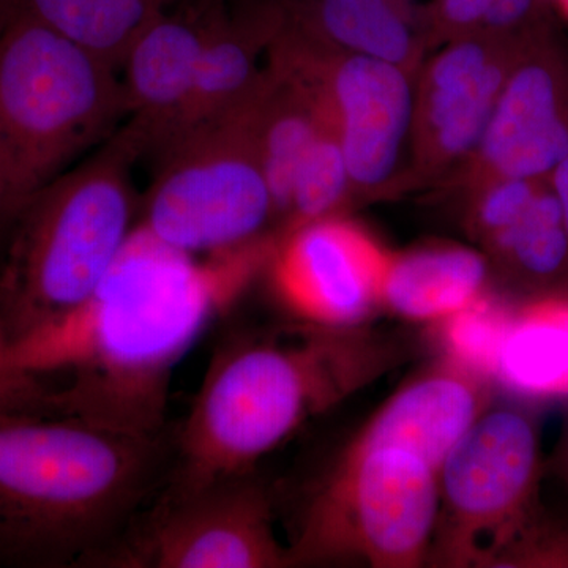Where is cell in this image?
<instances>
[{"label": "cell", "instance_id": "obj_1", "mask_svg": "<svg viewBox=\"0 0 568 568\" xmlns=\"http://www.w3.org/2000/svg\"><path fill=\"white\" fill-rule=\"evenodd\" d=\"M275 234L194 256L136 224L93 293L10 343L11 364L50 390L55 413L162 435L175 365L268 264Z\"/></svg>", "mask_w": 568, "mask_h": 568}, {"label": "cell", "instance_id": "obj_2", "mask_svg": "<svg viewBox=\"0 0 568 568\" xmlns=\"http://www.w3.org/2000/svg\"><path fill=\"white\" fill-rule=\"evenodd\" d=\"M174 437L0 409V567H92L142 511Z\"/></svg>", "mask_w": 568, "mask_h": 568}, {"label": "cell", "instance_id": "obj_3", "mask_svg": "<svg viewBox=\"0 0 568 568\" xmlns=\"http://www.w3.org/2000/svg\"><path fill=\"white\" fill-rule=\"evenodd\" d=\"M405 349L357 327H295L242 339L212 358L174 436L168 491L253 474L284 440L402 364Z\"/></svg>", "mask_w": 568, "mask_h": 568}, {"label": "cell", "instance_id": "obj_4", "mask_svg": "<svg viewBox=\"0 0 568 568\" xmlns=\"http://www.w3.org/2000/svg\"><path fill=\"white\" fill-rule=\"evenodd\" d=\"M142 156L122 126L28 201L0 265V325L10 343L93 293L136 227L132 168Z\"/></svg>", "mask_w": 568, "mask_h": 568}, {"label": "cell", "instance_id": "obj_5", "mask_svg": "<svg viewBox=\"0 0 568 568\" xmlns=\"http://www.w3.org/2000/svg\"><path fill=\"white\" fill-rule=\"evenodd\" d=\"M118 70L9 0L0 18V219L13 220L126 118Z\"/></svg>", "mask_w": 568, "mask_h": 568}, {"label": "cell", "instance_id": "obj_6", "mask_svg": "<svg viewBox=\"0 0 568 568\" xmlns=\"http://www.w3.org/2000/svg\"><path fill=\"white\" fill-rule=\"evenodd\" d=\"M437 514L439 470L426 459L398 447H345L306 500L287 562L420 567Z\"/></svg>", "mask_w": 568, "mask_h": 568}, {"label": "cell", "instance_id": "obj_7", "mask_svg": "<svg viewBox=\"0 0 568 568\" xmlns=\"http://www.w3.org/2000/svg\"><path fill=\"white\" fill-rule=\"evenodd\" d=\"M264 80L241 103L155 155L159 166L138 224L163 244L211 256L275 234L274 203L256 142Z\"/></svg>", "mask_w": 568, "mask_h": 568}, {"label": "cell", "instance_id": "obj_8", "mask_svg": "<svg viewBox=\"0 0 568 568\" xmlns=\"http://www.w3.org/2000/svg\"><path fill=\"white\" fill-rule=\"evenodd\" d=\"M540 447L518 407L489 406L439 469V514L428 564L495 567L538 514Z\"/></svg>", "mask_w": 568, "mask_h": 568}, {"label": "cell", "instance_id": "obj_9", "mask_svg": "<svg viewBox=\"0 0 568 568\" xmlns=\"http://www.w3.org/2000/svg\"><path fill=\"white\" fill-rule=\"evenodd\" d=\"M271 63L316 97L345 153L353 190L376 192L395 178L413 140V70L328 47L294 17L276 33Z\"/></svg>", "mask_w": 568, "mask_h": 568}, {"label": "cell", "instance_id": "obj_10", "mask_svg": "<svg viewBox=\"0 0 568 568\" xmlns=\"http://www.w3.org/2000/svg\"><path fill=\"white\" fill-rule=\"evenodd\" d=\"M92 567H290L278 540L274 506L253 474L223 478L186 491L164 489Z\"/></svg>", "mask_w": 568, "mask_h": 568}, {"label": "cell", "instance_id": "obj_11", "mask_svg": "<svg viewBox=\"0 0 568 568\" xmlns=\"http://www.w3.org/2000/svg\"><path fill=\"white\" fill-rule=\"evenodd\" d=\"M548 21L514 33L450 39L416 82L413 142L418 168L440 173L477 152L508 74Z\"/></svg>", "mask_w": 568, "mask_h": 568}, {"label": "cell", "instance_id": "obj_12", "mask_svg": "<svg viewBox=\"0 0 568 568\" xmlns=\"http://www.w3.org/2000/svg\"><path fill=\"white\" fill-rule=\"evenodd\" d=\"M387 261L364 227L332 215L278 235L267 265L276 295L301 323L357 327L381 308Z\"/></svg>", "mask_w": 568, "mask_h": 568}, {"label": "cell", "instance_id": "obj_13", "mask_svg": "<svg viewBox=\"0 0 568 568\" xmlns=\"http://www.w3.org/2000/svg\"><path fill=\"white\" fill-rule=\"evenodd\" d=\"M568 153V52L545 29L508 74L474 153L476 185L489 179L549 181Z\"/></svg>", "mask_w": 568, "mask_h": 568}, {"label": "cell", "instance_id": "obj_14", "mask_svg": "<svg viewBox=\"0 0 568 568\" xmlns=\"http://www.w3.org/2000/svg\"><path fill=\"white\" fill-rule=\"evenodd\" d=\"M205 22L204 0L178 11L164 9L126 51L121 65L125 129L142 155L162 151L181 122L203 50Z\"/></svg>", "mask_w": 568, "mask_h": 568}, {"label": "cell", "instance_id": "obj_15", "mask_svg": "<svg viewBox=\"0 0 568 568\" xmlns=\"http://www.w3.org/2000/svg\"><path fill=\"white\" fill-rule=\"evenodd\" d=\"M491 386L439 358L399 387L345 447L405 448L439 470L467 429L493 405Z\"/></svg>", "mask_w": 568, "mask_h": 568}, {"label": "cell", "instance_id": "obj_16", "mask_svg": "<svg viewBox=\"0 0 568 568\" xmlns=\"http://www.w3.org/2000/svg\"><path fill=\"white\" fill-rule=\"evenodd\" d=\"M204 2L207 22L192 92L166 145L231 110L263 82V58L283 22L284 0H252L237 9H227L226 0Z\"/></svg>", "mask_w": 568, "mask_h": 568}, {"label": "cell", "instance_id": "obj_17", "mask_svg": "<svg viewBox=\"0 0 568 568\" xmlns=\"http://www.w3.org/2000/svg\"><path fill=\"white\" fill-rule=\"evenodd\" d=\"M493 384L521 398H568V287L510 306Z\"/></svg>", "mask_w": 568, "mask_h": 568}, {"label": "cell", "instance_id": "obj_18", "mask_svg": "<svg viewBox=\"0 0 568 568\" xmlns=\"http://www.w3.org/2000/svg\"><path fill=\"white\" fill-rule=\"evenodd\" d=\"M484 254L462 245H428L388 254L381 306L413 323L436 324L487 293Z\"/></svg>", "mask_w": 568, "mask_h": 568}, {"label": "cell", "instance_id": "obj_19", "mask_svg": "<svg viewBox=\"0 0 568 568\" xmlns=\"http://www.w3.org/2000/svg\"><path fill=\"white\" fill-rule=\"evenodd\" d=\"M298 21L328 47L413 70L420 41L407 0H290Z\"/></svg>", "mask_w": 568, "mask_h": 568}, {"label": "cell", "instance_id": "obj_20", "mask_svg": "<svg viewBox=\"0 0 568 568\" xmlns=\"http://www.w3.org/2000/svg\"><path fill=\"white\" fill-rule=\"evenodd\" d=\"M508 282L529 295L568 287V234L549 181L541 182L525 212L484 244Z\"/></svg>", "mask_w": 568, "mask_h": 568}, {"label": "cell", "instance_id": "obj_21", "mask_svg": "<svg viewBox=\"0 0 568 568\" xmlns=\"http://www.w3.org/2000/svg\"><path fill=\"white\" fill-rule=\"evenodd\" d=\"M170 0H21L37 20L121 69L142 29Z\"/></svg>", "mask_w": 568, "mask_h": 568}, {"label": "cell", "instance_id": "obj_22", "mask_svg": "<svg viewBox=\"0 0 568 568\" xmlns=\"http://www.w3.org/2000/svg\"><path fill=\"white\" fill-rule=\"evenodd\" d=\"M351 192L353 182L345 153L335 130L327 121L298 168L290 209L276 231V237L302 224L338 215V209Z\"/></svg>", "mask_w": 568, "mask_h": 568}, {"label": "cell", "instance_id": "obj_23", "mask_svg": "<svg viewBox=\"0 0 568 568\" xmlns=\"http://www.w3.org/2000/svg\"><path fill=\"white\" fill-rule=\"evenodd\" d=\"M510 306L487 293L435 325L440 358L493 384Z\"/></svg>", "mask_w": 568, "mask_h": 568}, {"label": "cell", "instance_id": "obj_24", "mask_svg": "<svg viewBox=\"0 0 568 568\" xmlns=\"http://www.w3.org/2000/svg\"><path fill=\"white\" fill-rule=\"evenodd\" d=\"M545 181L496 178L476 185L469 223L481 242H488L510 226L528 207L538 186Z\"/></svg>", "mask_w": 568, "mask_h": 568}, {"label": "cell", "instance_id": "obj_25", "mask_svg": "<svg viewBox=\"0 0 568 568\" xmlns=\"http://www.w3.org/2000/svg\"><path fill=\"white\" fill-rule=\"evenodd\" d=\"M495 567H568V528L545 521L538 511L504 548Z\"/></svg>", "mask_w": 568, "mask_h": 568}, {"label": "cell", "instance_id": "obj_26", "mask_svg": "<svg viewBox=\"0 0 568 568\" xmlns=\"http://www.w3.org/2000/svg\"><path fill=\"white\" fill-rule=\"evenodd\" d=\"M0 409L55 414L48 388L11 364L10 339L0 325Z\"/></svg>", "mask_w": 568, "mask_h": 568}, {"label": "cell", "instance_id": "obj_27", "mask_svg": "<svg viewBox=\"0 0 568 568\" xmlns=\"http://www.w3.org/2000/svg\"><path fill=\"white\" fill-rule=\"evenodd\" d=\"M496 0H435L429 22L440 36L455 39L466 33L481 32Z\"/></svg>", "mask_w": 568, "mask_h": 568}, {"label": "cell", "instance_id": "obj_28", "mask_svg": "<svg viewBox=\"0 0 568 568\" xmlns=\"http://www.w3.org/2000/svg\"><path fill=\"white\" fill-rule=\"evenodd\" d=\"M549 183H551L556 197H558L568 234V153L566 159H564L562 162L559 163V166L556 168L551 178H549Z\"/></svg>", "mask_w": 568, "mask_h": 568}, {"label": "cell", "instance_id": "obj_29", "mask_svg": "<svg viewBox=\"0 0 568 568\" xmlns=\"http://www.w3.org/2000/svg\"><path fill=\"white\" fill-rule=\"evenodd\" d=\"M556 465H558L559 476L568 485V422L566 432H564L562 439L558 447V457H556Z\"/></svg>", "mask_w": 568, "mask_h": 568}, {"label": "cell", "instance_id": "obj_30", "mask_svg": "<svg viewBox=\"0 0 568 568\" xmlns=\"http://www.w3.org/2000/svg\"><path fill=\"white\" fill-rule=\"evenodd\" d=\"M3 197V166H2V152H0V207H2Z\"/></svg>", "mask_w": 568, "mask_h": 568}, {"label": "cell", "instance_id": "obj_31", "mask_svg": "<svg viewBox=\"0 0 568 568\" xmlns=\"http://www.w3.org/2000/svg\"><path fill=\"white\" fill-rule=\"evenodd\" d=\"M556 2H558L560 13L568 20V0H556Z\"/></svg>", "mask_w": 568, "mask_h": 568}, {"label": "cell", "instance_id": "obj_32", "mask_svg": "<svg viewBox=\"0 0 568 568\" xmlns=\"http://www.w3.org/2000/svg\"><path fill=\"white\" fill-rule=\"evenodd\" d=\"M7 3H9V0H0V18H2L3 10H6Z\"/></svg>", "mask_w": 568, "mask_h": 568}]
</instances>
